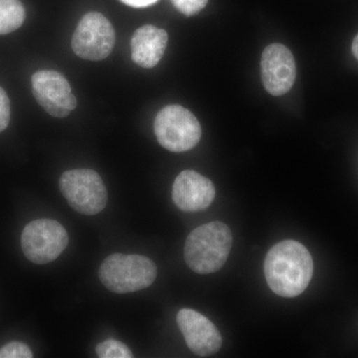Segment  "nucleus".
<instances>
[{"label":"nucleus","instance_id":"obj_1","mask_svg":"<svg viewBox=\"0 0 358 358\" xmlns=\"http://www.w3.org/2000/svg\"><path fill=\"white\" fill-rule=\"evenodd\" d=\"M264 272L268 287L275 294L294 298L305 292L312 280L313 258L303 244L286 240L268 252Z\"/></svg>","mask_w":358,"mask_h":358},{"label":"nucleus","instance_id":"obj_2","mask_svg":"<svg viewBox=\"0 0 358 358\" xmlns=\"http://www.w3.org/2000/svg\"><path fill=\"white\" fill-rule=\"evenodd\" d=\"M232 241V233L225 223L213 221L199 226L186 239L185 262L197 274L217 272L227 261Z\"/></svg>","mask_w":358,"mask_h":358},{"label":"nucleus","instance_id":"obj_3","mask_svg":"<svg viewBox=\"0 0 358 358\" xmlns=\"http://www.w3.org/2000/svg\"><path fill=\"white\" fill-rule=\"evenodd\" d=\"M157 275V266L150 259L134 254H113L105 259L99 270L103 286L117 294L147 289L152 286Z\"/></svg>","mask_w":358,"mask_h":358},{"label":"nucleus","instance_id":"obj_4","mask_svg":"<svg viewBox=\"0 0 358 358\" xmlns=\"http://www.w3.org/2000/svg\"><path fill=\"white\" fill-rule=\"evenodd\" d=\"M155 134L162 148L183 152L196 147L201 138V126L190 110L182 106L169 105L155 117Z\"/></svg>","mask_w":358,"mask_h":358},{"label":"nucleus","instance_id":"obj_5","mask_svg":"<svg viewBox=\"0 0 358 358\" xmlns=\"http://www.w3.org/2000/svg\"><path fill=\"white\" fill-rule=\"evenodd\" d=\"M59 187L68 204L83 215H96L107 205V188L100 174L92 169L65 171L59 180Z\"/></svg>","mask_w":358,"mask_h":358},{"label":"nucleus","instance_id":"obj_6","mask_svg":"<svg viewBox=\"0 0 358 358\" xmlns=\"http://www.w3.org/2000/svg\"><path fill=\"white\" fill-rule=\"evenodd\" d=\"M68 242L67 231L52 219H37L28 223L21 235V246L26 258L38 265L56 260Z\"/></svg>","mask_w":358,"mask_h":358},{"label":"nucleus","instance_id":"obj_7","mask_svg":"<svg viewBox=\"0 0 358 358\" xmlns=\"http://www.w3.org/2000/svg\"><path fill=\"white\" fill-rule=\"evenodd\" d=\"M115 32L103 14L89 13L83 16L72 37V49L78 57L100 61L112 53Z\"/></svg>","mask_w":358,"mask_h":358},{"label":"nucleus","instance_id":"obj_8","mask_svg":"<svg viewBox=\"0 0 358 358\" xmlns=\"http://www.w3.org/2000/svg\"><path fill=\"white\" fill-rule=\"evenodd\" d=\"M32 92L39 105L54 117H66L77 107L68 80L53 70H41L32 76Z\"/></svg>","mask_w":358,"mask_h":358},{"label":"nucleus","instance_id":"obj_9","mask_svg":"<svg viewBox=\"0 0 358 358\" xmlns=\"http://www.w3.org/2000/svg\"><path fill=\"white\" fill-rule=\"evenodd\" d=\"M261 77L271 95L280 96L288 93L296 77V61L291 50L280 43L266 47L261 59Z\"/></svg>","mask_w":358,"mask_h":358},{"label":"nucleus","instance_id":"obj_10","mask_svg":"<svg viewBox=\"0 0 358 358\" xmlns=\"http://www.w3.org/2000/svg\"><path fill=\"white\" fill-rule=\"evenodd\" d=\"M176 322L186 345L194 355L211 357L220 350L222 336L215 324L201 313L192 308H182L176 315Z\"/></svg>","mask_w":358,"mask_h":358},{"label":"nucleus","instance_id":"obj_11","mask_svg":"<svg viewBox=\"0 0 358 358\" xmlns=\"http://www.w3.org/2000/svg\"><path fill=\"white\" fill-rule=\"evenodd\" d=\"M216 190L210 179L196 171H185L178 174L173 187L174 204L185 212L202 211L210 206Z\"/></svg>","mask_w":358,"mask_h":358},{"label":"nucleus","instance_id":"obj_12","mask_svg":"<svg viewBox=\"0 0 358 358\" xmlns=\"http://www.w3.org/2000/svg\"><path fill=\"white\" fill-rule=\"evenodd\" d=\"M167 40L166 30L154 25L141 26L131 37V59L141 67H155L164 56Z\"/></svg>","mask_w":358,"mask_h":358},{"label":"nucleus","instance_id":"obj_13","mask_svg":"<svg viewBox=\"0 0 358 358\" xmlns=\"http://www.w3.org/2000/svg\"><path fill=\"white\" fill-rule=\"evenodd\" d=\"M25 8L20 0H0V35L9 34L21 27Z\"/></svg>","mask_w":358,"mask_h":358},{"label":"nucleus","instance_id":"obj_14","mask_svg":"<svg viewBox=\"0 0 358 358\" xmlns=\"http://www.w3.org/2000/svg\"><path fill=\"white\" fill-rule=\"evenodd\" d=\"M96 353L101 358L134 357L133 352H131L128 346L115 339H107V341L99 343L96 348Z\"/></svg>","mask_w":358,"mask_h":358},{"label":"nucleus","instance_id":"obj_15","mask_svg":"<svg viewBox=\"0 0 358 358\" xmlns=\"http://www.w3.org/2000/svg\"><path fill=\"white\" fill-rule=\"evenodd\" d=\"M31 350L25 343L13 341L0 348V358H31Z\"/></svg>","mask_w":358,"mask_h":358},{"label":"nucleus","instance_id":"obj_16","mask_svg":"<svg viewBox=\"0 0 358 358\" xmlns=\"http://www.w3.org/2000/svg\"><path fill=\"white\" fill-rule=\"evenodd\" d=\"M173 6L186 16L195 15L208 3V0H171Z\"/></svg>","mask_w":358,"mask_h":358},{"label":"nucleus","instance_id":"obj_17","mask_svg":"<svg viewBox=\"0 0 358 358\" xmlns=\"http://www.w3.org/2000/svg\"><path fill=\"white\" fill-rule=\"evenodd\" d=\"M10 122V101L3 88L0 87V133L6 131Z\"/></svg>","mask_w":358,"mask_h":358},{"label":"nucleus","instance_id":"obj_18","mask_svg":"<svg viewBox=\"0 0 358 358\" xmlns=\"http://www.w3.org/2000/svg\"><path fill=\"white\" fill-rule=\"evenodd\" d=\"M122 3L126 4L134 8H143V7H148L152 6L157 0H121Z\"/></svg>","mask_w":358,"mask_h":358},{"label":"nucleus","instance_id":"obj_19","mask_svg":"<svg viewBox=\"0 0 358 358\" xmlns=\"http://www.w3.org/2000/svg\"><path fill=\"white\" fill-rule=\"evenodd\" d=\"M352 50L353 55H355V57L358 60V34L355 37V39H353Z\"/></svg>","mask_w":358,"mask_h":358}]
</instances>
